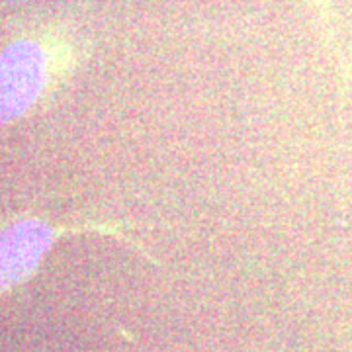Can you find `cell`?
Instances as JSON below:
<instances>
[{"label": "cell", "instance_id": "obj_1", "mask_svg": "<svg viewBox=\"0 0 352 352\" xmlns=\"http://www.w3.org/2000/svg\"><path fill=\"white\" fill-rule=\"evenodd\" d=\"M71 69V51L55 39L25 38L0 53V124L30 112Z\"/></svg>", "mask_w": 352, "mask_h": 352}, {"label": "cell", "instance_id": "obj_2", "mask_svg": "<svg viewBox=\"0 0 352 352\" xmlns=\"http://www.w3.org/2000/svg\"><path fill=\"white\" fill-rule=\"evenodd\" d=\"M126 227L113 226V223H90L80 227H53L43 223L39 219H18L10 226L0 229V296L8 289L22 284L25 278H30L38 264L41 263L43 254L51 245L67 233H102L110 235L120 241H126L127 245L135 247L143 252V247L133 237L124 233Z\"/></svg>", "mask_w": 352, "mask_h": 352}]
</instances>
